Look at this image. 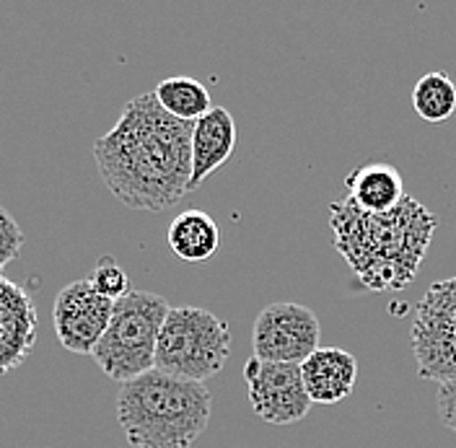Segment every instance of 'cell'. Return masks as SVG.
<instances>
[{"mask_svg": "<svg viewBox=\"0 0 456 448\" xmlns=\"http://www.w3.org/2000/svg\"><path fill=\"white\" fill-rule=\"evenodd\" d=\"M244 381L249 404L262 422L293 425L309 415L312 399L301 379V365L267 363L252 355L244 363Z\"/></svg>", "mask_w": 456, "mask_h": 448, "instance_id": "cell-8", "label": "cell"}, {"mask_svg": "<svg viewBox=\"0 0 456 448\" xmlns=\"http://www.w3.org/2000/svg\"><path fill=\"white\" fill-rule=\"evenodd\" d=\"M153 96L164 112L171 114L179 122H190V125H195L200 117H205L213 110V102H210L205 84H200L198 78H187V76L164 78L153 88Z\"/></svg>", "mask_w": 456, "mask_h": 448, "instance_id": "cell-15", "label": "cell"}, {"mask_svg": "<svg viewBox=\"0 0 456 448\" xmlns=\"http://www.w3.org/2000/svg\"><path fill=\"white\" fill-rule=\"evenodd\" d=\"M301 379L312 402L338 404L355 389L358 361L342 347H319L301 363Z\"/></svg>", "mask_w": 456, "mask_h": 448, "instance_id": "cell-11", "label": "cell"}, {"mask_svg": "<svg viewBox=\"0 0 456 448\" xmlns=\"http://www.w3.org/2000/svg\"><path fill=\"white\" fill-rule=\"evenodd\" d=\"M213 394L205 384L148 371L122 384L117 422L133 448H192L208 430Z\"/></svg>", "mask_w": 456, "mask_h": 448, "instance_id": "cell-3", "label": "cell"}, {"mask_svg": "<svg viewBox=\"0 0 456 448\" xmlns=\"http://www.w3.org/2000/svg\"><path fill=\"white\" fill-rule=\"evenodd\" d=\"M412 110L428 125H444L456 112V84L441 70L426 73L412 88Z\"/></svg>", "mask_w": 456, "mask_h": 448, "instance_id": "cell-16", "label": "cell"}, {"mask_svg": "<svg viewBox=\"0 0 456 448\" xmlns=\"http://www.w3.org/2000/svg\"><path fill=\"white\" fill-rule=\"evenodd\" d=\"M436 410L441 422L456 433V381H444L436 389Z\"/></svg>", "mask_w": 456, "mask_h": 448, "instance_id": "cell-19", "label": "cell"}, {"mask_svg": "<svg viewBox=\"0 0 456 448\" xmlns=\"http://www.w3.org/2000/svg\"><path fill=\"white\" fill-rule=\"evenodd\" d=\"M410 347L420 379L456 381V275L433 282L415 304Z\"/></svg>", "mask_w": 456, "mask_h": 448, "instance_id": "cell-6", "label": "cell"}, {"mask_svg": "<svg viewBox=\"0 0 456 448\" xmlns=\"http://www.w3.org/2000/svg\"><path fill=\"white\" fill-rule=\"evenodd\" d=\"M21 247H24V231H21V225L0 205V275L21 254Z\"/></svg>", "mask_w": 456, "mask_h": 448, "instance_id": "cell-18", "label": "cell"}, {"mask_svg": "<svg viewBox=\"0 0 456 448\" xmlns=\"http://www.w3.org/2000/svg\"><path fill=\"white\" fill-rule=\"evenodd\" d=\"M91 288L110 298V301H119L130 293V281H127V273L114 262L112 257H102L94 267V275H91Z\"/></svg>", "mask_w": 456, "mask_h": 448, "instance_id": "cell-17", "label": "cell"}, {"mask_svg": "<svg viewBox=\"0 0 456 448\" xmlns=\"http://www.w3.org/2000/svg\"><path fill=\"white\" fill-rule=\"evenodd\" d=\"M37 342V308L28 293L0 275V376L27 361Z\"/></svg>", "mask_w": 456, "mask_h": 448, "instance_id": "cell-10", "label": "cell"}, {"mask_svg": "<svg viewBox=\"0 0 456 448\" xmlns=\"http://www.w3.org/2000/svg\"><path fill=\"white\" fill-rule=\"evenodd\" d=\"M347 200L370 216L395 210L404 200L402 174L392 164H363L345 176Z\"/></svg>", "mask_w": 456, "mask_h": 448, "instance_id": "cell-13", "label": "cell"}, {"mask_svg": "<svg viewBox=\"0 0 456 448\" xmlns=\"http://www.w3.org/2000/svg\"><path fill=\"white\" fill-rule=\"evenodd\" d=\"M114 301L99 296L88 281L68 282L55 298L53 322L60 345L76 355H91L112 319Z\"/></svg>", "mask_w": 456, "mask_h": 448, "instance_id": "cell-9", "label": "cell"}, {"mask_svg": "<svg viewBox=\"0 0 456 448\" xmlns=\"http://www.w3.org/2000/svg\"><path fill=\"white\" fill-rule=\"evenodd\" d=\"M236 148V122L228 110L213 107L192 125V176L190 192L226 164Z\"/></svg>", "mask_w": 456, "mask_h": 448, "instance_id": "cell-12", "label": "cell"}, {"mask_svg": "<svg viewBox=\"0 0 456 448\" xmlns=\"http://www.w3.org/2000/svg\"><path fill=\"white\" fill-rule=\"evenodd\" d=\"M322 327L309 306L301 304H270L255 319L252 347L255 358L267 363L301 365L314 350H319Z\"/></svg>", "mask_w": 456, "mask_h": 448, "instance_id": "cell-7", "label": "cell"}, {"mask_svg": "<svg viewBox=\"0 0 456 448\" xmlns=\"http://www.w3.org/2000/svg\"><path fill=\"white\" fill-rule=\"evenodd\" d=\"M332 244L366 290H402L418 278L438 218L415 197L404 195L395 210L370 216L350 200L330 202Z\"/></svg>", "mask_w": 456, "mask_h": 448, "instance_id": "cell-2", "label": "cell"}, {"mask_svg": "<svg viewBox=\"0 0 456 448\" xmlns=\"http://www.w3.org/2000/svg\"><path fill=\"white\" fill-rule=\"evenodd\" d=\"M231 355V330L213 311L171 306L156 342V371L205 384Z\"/></svg>", "mask_w": 456, "mask_h": 448, "instance_id": "cell-5", "label": "cell"}, {"mask_svg": "<svg viewBox=\"0 0 456 448\" xmlns=\"http://www.w3.org/2000/svg\"><path fill=\"white\" fill-rule=\"evenodd\" d=\"M169 301L151 290H130L114 301L112 319L91 358L117 384L141 379L156 365V342L169 314Z\"/></svg>", "mask_w": 456, "mask_h": 448, "instance_id": "cell-4", "label": "cell"}, {"mask_svg": "<svg viewBox=\"0 0 456 448\" xmlns=\"http://www.w3.org/2000/svg\"><path fill=\"white\" fill-rule=\"evenodd\" d=\"M169 249L184 262H205L221 247V228L205 210H184L167 231Z\"/></svg>", "mask_w": 456, "mask_h": 448, "instance_id": "cell-14", "label": "cell"}, {"mask_svg": "<svg viewBox=\"0 0 456 448\" xmlns=\"http://www.w3.org/2000/svg\"><path fill=\"white\" fill-rule=\"evenodd\" d=\"M94 161L125 208L161 213L190 192L192 125L164 112L153 91L141 94L94 141Z\"/></svg>", "mask_w": 456, "mask_h": 448, "instance_id": "cell-1", "label": "cell"}]
</instances>
